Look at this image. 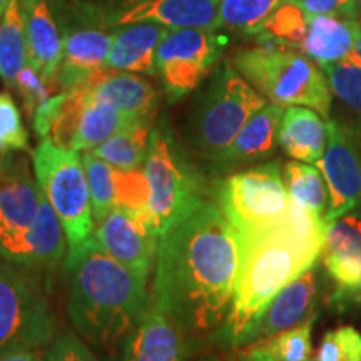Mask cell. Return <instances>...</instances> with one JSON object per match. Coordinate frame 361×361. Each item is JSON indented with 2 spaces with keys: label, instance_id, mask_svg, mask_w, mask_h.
<instances>
[{
  "label": "cell",
  "instance_id": "obj_31",
  "mask_svg": "<svg viewBox=\"0 0 361 361\" xmlns=\"http://www.w3.org/2000/svg\"><path fill=\"white\" fill-rule=\"evenodd\" d=\"M310 16L295 0H286L252 34L258 44H276L298 49L306 37Z\"/></svg>",
  "mask_w": 361,
  "mask_h": 361
},
{
  "label": "cell",
  "instance_id": "obj_16",
  "mask_svg": "<svg viewBox=\"0 0 361 361\" xmlns=\"http://www.w3.org/2000/svg\"><path fill=\"white\" fill-rule=\"evenodd\" d=\"M323 264L328 276L336 284L338 300H361V219L343 216L328 224L323 247Z\"/></svg>",
  "mask_w": 361,
  "mask_h": 361
},
{
  "label": "cell",
  "instance_id": "obj_2",
  "mask_svg": "<svg viewBox=\"0 0 361 361\" xmlns=\"http://www.w3.org/2000/svg\"><path fill=\"white\" fill-rule=\"evenodd\" d=\"M328 223L290 201L279 223L243 238L231 310L211 340L224 348L238 350L250 324L269 301L318 264L326 243Z\"/></svg>",
  "mask_w": 361,
  "mask_h": 361
},
{
  "label": "cell",
  "instance_id": "obj_32",
  "mask_svg": "<svg viewBox=\"0 0 361 361\" xmlns=\"http://www.w3.org/2000/svg\"><path fill=\"white\" fill-rule=\"evenodd\" d=\"M286 0H221L216 30L252 35Z\"/></svg>",
  "mask_w": 361,
  "mask_h": 361
},
{
  "label": "cell",
  "instance_id": "obj_12",
  "mask_svg": "<svg viewBox=\"0 0 361 361\" xmlns=\"http://www.w3.org/2000/svg\"><path fill=\"white\" fill-rule=\"evenodd\" d=\"M94 238L112 258L147 281L156 268L161 238L149 206L116 207L96 226Z\"/></svg>",
  "mask_w": 361,
  "mask_h": 361
},
{
  "label": "cell",
  "instance_id": "obj_38",
  "mask_svg": "<svg viewBox=\"0 0 361 361\" xmlns=\"http://www.w3.org/2000/svg\"><path fill=\"white\" fill-rule=\"evenodd\" d=\"M47 361H101L85 345L82 338L71 331L57 333L45 350Z\"/></svg>",
  "mask_w": 361,
  "mask_h": 361
},
{
  "label": "cell",
  "instance_id": "obj_22",
  "mask_svg": "<svg viewBox=\"0 0 361 361\" xmlns=\"http://www.w3.org/2000/svg\"><path fill=\"white\" fill-rule=\"evenodd\" d=\"M19 4L29 51L27 62L45 80L56 79L64 59V42L51 8L45 0H19Z\"/></svg>",
  "mask_w": 361,
  "mask_h": 361
},
{
  "label": "cell",
  "instance_id": "obj_20",
  "mask_svg": "<svg viewBox=\"0 0 361 361\" xmlns=\"http://www.w3.org/2000/svg\"><path fill=\"white\" fill-rule=\"evenodd\" d=\"M62 42L64 59L57 71V82L61 92H69L84 87L90 74L106 67L112 35L96 27H66Z\"/></svg>",
  "mask_w": 361,
  "mask_h": 361
},
{
  "label": "cell",
  "instance_id": "obj_46",
  "mask_svg": "<svg viewBox=\"0 0 361 361\" xmlns=\"http://www.w3.org/2000/svg\"><path fill=\"white\" fill-rule=\"evenodd\" d=\"M356 7H358V16L361 17V0H356Z\"/></svg>",
  "mask_w": 361,
  "mask_h": 361
},
{
  "label": "cell",
  "instance_id": "obj_3",
  "mask_svg": "<svg viewBox=\"0 0 361 361\" xmlns=\"http://www.w3.org/2000/svg\"><path fill=\"white\" fill-rule=\"evenodd\" d=\"M64 269L67 314L75 331L107 356L121 353L152 301L146 279L112 258L94 236L71 247Z\"/></svg>",
  "mask_w": 361,
  "mask_h": 361
},
{
  "label": "cell",
  "instance_id": "obj_41",
  "mask_svg": "<svg viewBox=\"0 0 361 361\" xmlns=\"http://www.w3.org/2000/svg\"><path fill=\"white\" fill-rule=\"evenodd\" d=\"M350 59H351V61H355L356 64L361 66V27H360V30H358V37H356L353 52L350 54Z\"/></svg>",
  "mask_w": 361,
  "mask_h": 361
},
{
  "label": "cell",
  "instance_id": "obj_1",
  "mask_svg": "<svg viewBox=\"0 0 361 361\" xmlns=\"http://www.w3.org/2000/svg\"><path fill=\"white\" fill-rule=\"evenodd\" d=\"M243 238L218 202L159 238L152 298L188 335H213L231 310Z\"/></svg>",
  "mask_w": 361,
  "mask_h": 361
},
{
  "label": "cell",
  "instance_id": "obj_37",
  "mask_svg": "<svg viewBox=\"0 0 361 361\" xmlns=\"http://www.w3.org/2000/svg\"><path fill=\"white\" fill-rule=\"evenodd\" d=\"M0 144L7 151L29 149V134L19 107L8 92H0Z\"/></svg>",
  "mask_w": 361,
  "mask_h": 361
},
{
  "label": "cell",
  "instance_id": "obj_4",
  "mask_svg": "<svg viewBox=\"0 0 361 361\" xmlns=\"http://www.w3.org/2000/svg\"><path fill=\"white\" fill-rule=\"evenodd\" d=\"M229 62L268 102L310 107L329 119L333 92L326 75L298 49L258 44L238 49Z\"/></svg>",
  "mask_w": 361,
  "mask_h": 361
},
{
  "label": "cell",
  "instance_id": "obj_34",
  "mask_svg": "<svg viewBox=\"0 0 361 361\" xmlns=\"http://www.w3.org/2000/svg\"><path fill=\"white\" fill-rule=\"evenodd\" d=\"M329 89L361 117V66L351 59L323 67Z\"/></svg>",
  "mask_w": 361,
  "mask_h": 361
},
{
  "label": "cell",
  "instance_id": "obj_10",
  "mask_svg": "<svg viewBox=\"0 0 361 361\" xmlns=\"http://www.w3.org/2000/svg\"><path fill=\"white\" fill-rule=\"evenodd\" d=\"M224 47V37L209 29L169 30L157 45L156 74L169 102H178L202 84Z\"/></svg>",
  "mask_w": 361,
  "mask_h": 361
},
{
  "label": "cell",
  "instance_id": "obj_39",
  "mask_svg": "<svg viewBox=\"0 0 361 361\" xmlns=\"http://www.w3.org/2000/svg\"><path fill=\"white\" fill-rule=\"evenodd\" d=\"M308 16H333L358 20L356 0H295Z\"/></svg>",
  "mask_w": 361,
  "mask_h": 361
},
{
  "label": "cell",
  "instance_id": "obj_23",
  "mask_svg": "<svg viewBox=\"0 0 361 361\" xmlns=\"http://www.w3.org/2000/svg\"><path fill=\"white\" fill-rule=\"evenodd\" d=\"M112 34V44L106 67L134 74H156L157 45L169 32V29L152 22L117 25Z\"/></svg>",
  "mask_w": 361,
  "mask_h": 361
},
{
  "label": "cell",
  "instance_id": "obj_17",
  "mask_svg": "<svg viewBox=\"0 0 361 361\" xmlns=\"http://www.w3.org/2000/svg\"><path fill=\"white\" fill-rule=\"evenodd\" d=\"M284 109L273 102H266L259 111H256L247 123L243 126L233 142L224 149V152L216 159L213 169L218 173L243 168V166L258 164L273 156L278 146V133Z\"/></svg>",
  "mask_w": 361,
  "mask_h": 361
},
{
  "label": "cell",
  "instance_id": "obj_11",
  "mask_svg": "<svg viewBox=\"0 0 361 361\" xmlns=\"http://www.w3.org/2000/svg\"><path fill=\"white\" fill-rule=\"evenodd\" d=\"M328 141L322 159L316 162L328 188L326 223L343 218L361 206V142L355 128L326 119Z\"/></svg>",
  "mask_w": 361,
  "mask_h": 361
},
{
  "label": "cell",
  "instance_id": "obj_40",
  "mask_svg": "<svg viewBox=\"0 0 361 361\" xmlns=\"http://www.w3.org/2000/svg\"><path fill=\"white\" fill-rule=\"evenodd\" d=\"M47 350V348H45ZM45 350H16L0 355V361H47Z\"/></svg>",
  "mask_w": 361,
  "mask_h": 361
},
{
  "label": "cell",
  "instance_id": "obj_7",
  "mask_svg": "<svg viewBox=\"0 0 361 361\" xmlns=\"http://www.w3.org/2000/svg\"><path fill=\"white\" fill-rule=\"evenodd\" d=\"M57 322L35 273L0 256V355L45 350Z\"/></svg>",
  "mask_w": 361,
  "mask_h": 361
},
{
  "label": "cell",
  "instance_id": "obj_36",
  "mask_svg": "<svg viewBox=\"0 0 361 361\" xmlns=\"http://www.w3.org/2000/svg\"><path fill=\"white\" fill-rule=\"evenodd\" d=\"M16 89L22 99L24 111L25 114L29 116V119L34 116V112L37 111L40 104L47 101V99H51L54 96V92H61L57 78L52 80H45L42 75L39 74L37 69H34L29 62H27L24 69L20 71L19 78H17Z\"/></svg>",
  "mask_w": 361,
  "mask_h": 361
},
{
  "label": "cell",
  "instance_id": "obj_44",
  "mask_svg": "<svg viewBox=\"0 0 361 361\" xmlns=\"http://www.w3.org/2000/svg\"><path fill=\"white\" fill-rule=\"evenodd\" d=\"M141 2H146V0H124L123 7H130V6H135V4H141Z\"/></svg>",
  "mask_w": 361,
  "mask_h": 361
},
{
  "label": "cell",
  "instance_id": "obj_8",
  "mask_svg": "<svg viewBox=\"0 0 361 361\" xmlns=\"http://www.w3.org/2000/svg\"><path fill=\"white\" fill-rule=\"evenodd\" d=\"M32 164L40 191L64 224L69 250L79 246L96 229L82 156L42 139L32 154Z\"/></svg>",
  "mask_w": 361,
  "mask_h": 361
},
{
  "label": "cell",
  "instance_id": "obj_42",
  "mask_svg": "<svg viewBox=\"0 0 361 361\" xmlns=\"http://www.w3.org/2000/svg\"><path fill=\"white\" fill-rule=\"evenodd\" d=\"M8 152H12V151H7V149L4 147L2 144H0V166L4 164V161H6V157L8 156Z\"/></svg>",
  "mask_w": 361,
  "mask_h": 361
},
{
  "label": "cell",
  "instance_id": "obj_25",
  "mask_svg": "<svg viewBox=\"0 0 361 361\" xmlns=\"http://www.w3.org/2000/svg\"><path fill=\"white\" fill-rule=\"evenodd\" d=\"M360 27L358 20L333 16H310L308 32L300 45V52L322 69L345 61L353 52Z\"/></svg>",
  "mask_w": 361,
  "mask_h": 361
},
{
  "label": "cell",
  "instance_id": "obj_30",
  "mask_svg": "<svg viewBox=\"0 0 361 361\" xmlns=\"http://www.w3.org/2000/svg\"><path fill=\"white\" fill-rule=\"evenodd\" d=\"M283 178L293 204L324 219L329 196L322 171L306 162L290 161L284 164Z\"/></svg>",
  "mask_w": 361,
  "mask_h": 361
},
{
  "label": "cell",
  "instance_id": "obj_47",
  "mask_svg": "<svg viewBox=\"0 0 361 361\" xmlns=\"http://www.w3.org/2000/svg\"><path fill=\"white\" fill-rule=\"evenodd\" d=\"M202 361H218V360H202Z\"/></svg>",
  "mask_w": 361,
  "mask_h": 361
},
{
  "label": "cell",
  "instance_id": "obj_15",
  "mask_svg": "<svg viewBox=\"0 0 361 361\" xmlns=\"http://www.w3.org/2000/svg\"><path fill=\"white\" fill-rule=\"evenodd\" d=\"M188 336L152 298L146 314L126 338L121 361H188L191 355Z\"/></svg>",
  "mask_w": 361,
  "mask_h": 361
},
{
  "label": "cell",
  "instance_id": "obj_21",
  "mask_svg": "<svg viewBox=\"0 0 361 361\" xmlns=\"http://www.w3.org/2000/svg\"><path fill=\"white\" fill-rule=\"evenodd\" d=\"M67 246L69 243H67L64 224L42 192L39 213L35 216L32 228L22 241L13 264H19L34 273L40 271L51 278L66 259Z\"/></svg>",
  "mask_w": 361,
  "mask_h": 361
},
{
  "label": "cell",
  "instance_id": "obj_14",
  "mask_svg": "<svg viewBox=\"0 0 361 361\" xmlns=\"http://www.w3.org/2000/svg\"><path fill=\"white\" fill-rule=\"evenodd\" d=\"M316 301H318V273H316V266H313L301 276H298L295 281L284 286L269 301V305L246 329L239 348L278 335L305 323L313 316H318Z\"/></svg>",
  "mask_w": 361,
  "mask_h": 361
},
{
  "label": "cell",
  "instance_id": "obj_33",
  "mask_svg": "<svg viewBox=\"0 0 361 361\" xmlns=\"http://www.w3.org/2000/svg\"><path fill=\"white\" fill-rule=\"evenodd\" d=\"M82 162L85 174H87L94 223L97 226L117 207V173L119 169L99 159L90 151L84 152Z\"/></svg>",
  "mask_w": 361,
  "mask_h": 361
},
{
  "label": "cell",
  "instance_id": "obj_13",
  "mask_svg": "<svg viewBox=\"0 0 361 361\" xmlns=\"http://www.w3.org/2000/svg\"><path fill=\"white\" fill-rule=\"evenodd\" d=\"M42 191L25 157L16 151L0 166V256L13 263L39 213Z\"/></svg>",
  "mask_w": 361,
  "mask_h": 361
},
{
  "label": "cell",
  "instance_id": "obj_5",
  "mask_svg": "<svg viewBox=\"0 0 361 361\" xmlns=\"http://www.w3.org/2000/svg\"><path fill=\"white\" fill-rule=\"evenodd\" d=\"M144 174L151 189L149 209L161 236L209 201L206 176L178 141L166 116L151 130Z\"/></svg>",
  "mask_w": 361,
  "mask_h": 361
},
{
  "label": "cell",
  "instance_id": "obj_29",
  "mask_svg": "<svg viewBox=\"0 0 361 361\" xmlns=\"http://www.w3.org/2000/svg\"><path fill=\"white\" fill-rule=\"evenodd\" d=\"M27 37L19 0H11L0 19V79L16 89L17 78L27 64Z\"/></svg>",
  "mask_w": 361,
  "mask_h": 361
},
{
  "label": "cell",
  "instance_id": "obj_6",
  "mask_svg": "<svg viewBox=\"0 0 361 361\" xmlns=\"http://www.w3.org/2000/svg\"><path fill=\"white\" fill-rule=\"evenodd\" d=\"M266 102L231 62H224L214 71L189 114L186 141L192 154L213 164Z\"/></svg>",
  "mask_w": 361,
  "mask_h": 361
},
{
  "label": "cell",
  "instance_id": "obj_28",
  "mask_svg": "<svg viewBox=\"0 0 361 361\" xmlns=\"http://www.w3.org/2000/svg\"><path fill=\"white\" fill-rule=\"evenodd\" d=\"M152 128L154 121H139L90 152L116 169L137 171L146 161Z\"/></svg>",
  "mask_w": 361,
  "mask_h": 361
},
{
  "label": "cell",
  "instance_id": "obj_26",
  "mask_svg": "<svg viewBox=\"0 0 361 361\" xmlns=\"http://www.w3.org/2000/svg\"><path fill=\"white\" fill-rule=\"evenodd\" d=\"M139 121L137 117L126 114L109 102L99 101L90 96L89 90L82 89V102H80L75 129L69 149L72 151H94L112 135L124 130Z\"/></svg>",
  "mask_w": 361,
  "mask_h": 361
},
{
  "label": "cell",
  "instance_id": "obj_24",
  "mask_svg": "<svg viewBox=\"0 0 361 361\" xmlns=\"http://www.w3.org/2000/svg\"><path fill=\"white\" fill-rule=\"evenodd\" d=\"M326 119L303 106L286 107L279 124L278 142L295 161L316 164L326 149Z\"/></svg>",
  "mask_w": 361,
  "mask_h": 361
},
{
  "label": "cell",
  "instance_id": "obj_27",
  "mask_svg": "<svg viewBox=\"0 0 361 361\" xmlns=\"http://www.w3.org/2000/svg\"><path fill=\"white\" fill-rule=\"evenodd\" d=\"M318 316L295 328L250 343L238 351L239 361H306L313 353V324Z\"/></svg>",
  "mask_w": 361,
  "mask_h": 361
},
{
  "label": "cell",
  "instance_id": "obj_9",
  "mask_svg": "<svg viewBox=\"0 0 361 361\" xmlns=\"http://www.w3.org/2000/svg\"><path fill=\"white\" fill-rule=\"evenodd\" d=\"M216 196L224 216L241 236L279 223L290 209L279 161L236 171L219 184Z\"/></svg>",
  "mask_w": 361,
  "mask_h": 361
},
{
  "label": "cell",
  "instance_id": "obj_19",
  "mask_svg": "<svg viewBox=\"0 0 361 361\" xmlns=\"http://www.w3.org/2000/svg\"><path fill=\"white\" fill-rule=\"evenodd\" d=\"M99 101L109 102L119 111L137 119L156 121L159 94L147 79L134 72L114 71L102 67L90 74L84 87Z\"/></svg>",
  "mask_w": 361,
  "mask_h": 361
},
{
  "label": "cell",
  "instance_id": "obj_48",
  "mask_svg": "<svg viewBox=\"0 0 361 361\" xmlns=\"http://www.w3.org/2000/svg\"><path fill=\"white\" fill-rule=\"evenodd\" d=\"M306 361H316V360H306Z\"/></svg>",
  "mask_w": 361,
  "mask_h": 361
},
{
  "label": "cell",
  "instance_id": "obj_43",
  "mask_svg": "<svg viewBox=\"0 0 361 361\" xmlns=\"http://www.w3.org/2000/svg\"><path fill=\"white\" fill-rule=\"evenodd\" d=\"M8 4H11V0H0V19H2L4 12H6V8L8 7Z\"/></svg>",
  "mask_w": 361,
  "mask_h": 361
},
{
  "label": "cell",
  "instance_id": "obj_18",
  "mask_svg": "<svg viewBox=\"0 0 361 361\" xmlns=\"http://www.w3.org/2000/svg\"><path fill=\"white\" fill-rule=\"evenodd\" d=\"M221 0H146L116 12V25L152 22L169 30H216Z\"/></svg>",
  "mask_w": 361,
  "mask_h": 361
},
{
  "label": "cell",
  "instance_id": "obj_49",
  "mask_svg": "<svg viewBox=\"0 0 361 361\" xmlns=\"http://www.w3.org/2000/svg\"><path fill=\"white\" fill-rule=\"evenodd\" d=\"M236 361H239V360H236Z\"/></svg>",
  "mask_w": 361,
  "mask_h": 361
},
{
  "label": "cell",
  "instance_id": "obj_45",
  "mask_svg": "<svg viewBox=\"0 0 361 361\" xmlns=\"http://www.w3.org/2000/svg\"><path fill=\"white\" fill-rule=\"evenodd\" d=\"M355 130H356V135H358V139L361 142V121L358 123V126H355Z\"/></svg>",
  "mask_w": 361,
  "mask_h": 361
},
{
  "label": "cell",
  "instance_id": "obj_35",
  "mask_svg": "<svg viewBox=\"0 0 361 361\" xmlns=\"http://www.w3.org/2000/svg\"><path fill=\"white\" fill-rule=\"evenodd\" d=\"M316 361H361V335L353 326L328 331L319 345Z\"/></svg>",
  "mask_w": 361,
  "mask_h": 361
}]
</instances>
